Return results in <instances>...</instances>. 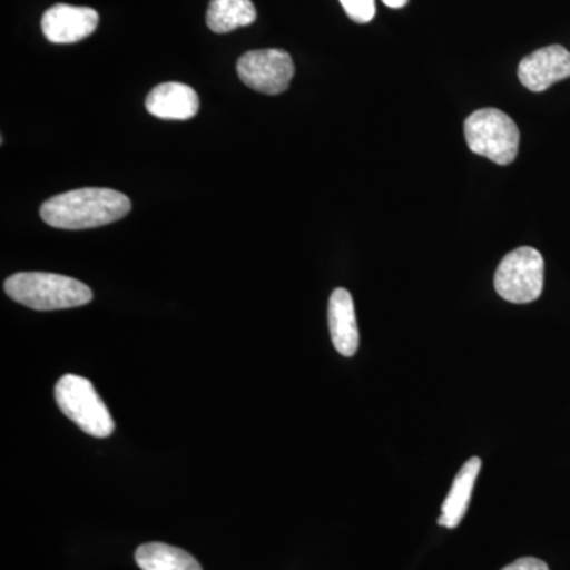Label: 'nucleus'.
I'll return each mask as SVG.
<instances>
[{"label":"nucleus","instance_id":"f257e3e1","mask_svg":"<svg viewBox=\"0 0 570 570\" xmlns=\"http://www.w3.org/2000/svg\"><path fill=\"white\" fill-rule=\"evenodd\" d=\"M127 195L105 187H85L56 195L40 208L41 219L62 230H86L116 223L129 214Z\"/></svg>","mask_w":570,"mask_h":570},{"label":"nucleus","instance_id":"f03ea898","mask_svg":"<svg viewBox=\"0 0 570 570\" xmlns=\"http://www.w3.org/2000/svg\"><path fill=\"white\" fill-rule=\"evenodd\" d=\"M6 292L13 302L36 311L69 309L88 305L92 291L73 277L52 273H17L6 281Z\"/></svg>","mask_w":570,"mask_h":570},{"label":"nucleus","instance_id":"7ed1b4c3","mask_svg":"<svg viewBox=\"0 0 570 570\" xmlns=\"http://www.w3.org/2000/svg\"><path fill=\"white\" fill-rule=\"evenodd\" d=\"M469 149L491 163L509 165L519 156L520 130L515 121L497 108L472 112L464 122Z\"/></svg>","mask_w":570,"mask_h":570},{"label":"nucleus","instance_id":"20e7f679","mask_svg":"<svg viewBox=\"0 0 570 570\" xmlns=\"http://www.w3.org/2000/svg\"><path fill=\"white\" fill-rule=\"evenodd\" d=\"M55 396L62 414L77 423L85 433L94 438L111 436L115 422L91 381L66 374L56 384Z\"/></svg>","mask_w":570,"mask_h":570},{"label":"nucleus","instance_id":"39448f33","mask_svg":"<svg viewBox=\"0 0 570 570\" xmlns=\"http://www.w3.org/2000/svg\"><path fill=\"white\" fill-rule=\"evenodd\" d=\"M543 257L534 247H519L502 258L494 275V288L505 302L527 305L543 291Z\"/></svg>","mask_w":570,"mask_h":570},{"label":"nucleus","instance_id":"423d86ee","mask_svg":"<svg viewBox=\"0 0 570 570\" xmlns=\"http://www.w3.org/2000/svg\"><path fill=\"white\" fill-rule=\"evenodd\" d=\"M236 70L247 88L277 96L287 91L294 78L295 66L287 51L269 48L246 52L239 58Z\"/></svg>","mask_w":570,"mask_h":570},{"label":"nucleus","instance_id":"0eeeda50","mask_svg":"<svg viewBox=\"0 0 570 570\" xmlns=\"http://www.w3.org/2000/svg\"><path fill=\"white\" fill-rule=\"evenodd\" d=\"M99 26V13L89 7L58 3L45 11L41 31L51 43H77L88 39Z\"/></svg>","mask_w":570,"mask_h":570},{"label":"nucleus","instance_id":"6e6552de","mask_svg":"<svg viewBox=\"0 0 570 570\" xmlns=\"http://www.w3.org/2000/svg\"><path fill=\"white\" fill-rule=\"evenodd\" d=\"M519 78L532 92L547 91L554 82L570 78V51L561 45H550L531 52L520 62Z\"/></svg>","mask_w":570,"mask_h":570},{"label":"nucleus","instance_id":"1a4fd4ad","mask_svg":"<svg viewBox=\"0 0 570 570\" xmlns=\"http://www.w3.org/2000/svg\"><path fill=\"white\" fill-rule=\"evenodd\" d=\"M200 108L197 92L183 82H164L146 97V110L160 119L186 121L194 118Z\"/></svg>","mask_w":570,"mask_h":570},{"label":"nucleus","instance_id":"9d476101","mask_svg":"<svg viewBox=\"0 0 570 570\" xmlns=\"http://www.w3.org/2000/svg\"><path fill=\"white\" fill-rule=\"evenodd\" d=\"M328 326L336 351L343 356H354L358 351L360 333L354 298L346 288H336L330 296Z\"/></svg>","mask_w":570,"mask_h":570},{"label":"nucleus","instance_id":"9b49d317","mask_svg":"<svg viewBox=\"0 0 570 570\" xmlns=\"http://www.w3.org/2000/svg\"><path fill=\"white\" fill-rule=\"evenodd\" d=\"M480 468H482V461H480L479 456H472L460 469L459 474L453 480L449 497L445 498L444 504H442V513L438 520L441 527L453 530V528L459 527L461 520L466 515L472 491H474L475 482H478L480 474Z\"/></svg>","mask_w":570,"mask_h":570},{"label":"nucleus","instance_id":"f8f14e48","mask_svg":"<svg viewBox=\"0 0 570 570\" xmlns=\"http://www.w3.org/2000/svg\"><path fill=\"white\" fill-rule=\"evenodd\" d=\"M135 561L141 570H204L193 554L163 542L142 543Z\"/></svg>","mask_w":570,"mask_h":570},{"label":"nucleus","instance_id":"ddd939ff","mask_svg":"<svg viewBox=\"0 0 570 570\" xmlns=\"http://www.w3.org/2000/svg\"><path fill=\"white\" fill-rule=\"evenodd\" d=\"M257 10L253 0H212L206 24L216 33H227L253 24Z\"/></svg>","mask_w":570,"mask_h":570},{"label":"nucleus","instance_id":"4468645a","mask_svg":"<svg viewBox=\"0 0 570 570\" xmlns=\"http://www.w3.org/2000/svg\"><path fill=\"white\" fill-rule=\"evenodd\" d=\"M344 11L352 21L366 24L376 17V2L374 0H340Z\"/></svg>","mask_w":570,"mask_h":570},{"label":"nucleus","instance_id":"2eb2a0df","mask_svg":"<svg viewBox=\"0 0 570 570\" xmlns=\"http://www.w3.org/2000/svg\"><path fill=\"white\" fill-rule=\"evenodd\" d=\"M501 570H550L549 566L538 558H520V560L513 561L512 564L505 566Z\"/></svg>","mask_w":570,"mask_h":570},{"label":"nucleus","instance_id":"dca6fc26","mask_svg":"<svg viewBox=\"0 0 570 570\" xmlns=\"http://www.w3.org/2000/svg\"><path fill=\"white\" fill-rule=\"evenodd\" d=\"M385 6L390 7V9H403V7L407 6L409 0H382Z\"/></svg>","mask_w":570,"mask_h":570}]
</instances>
